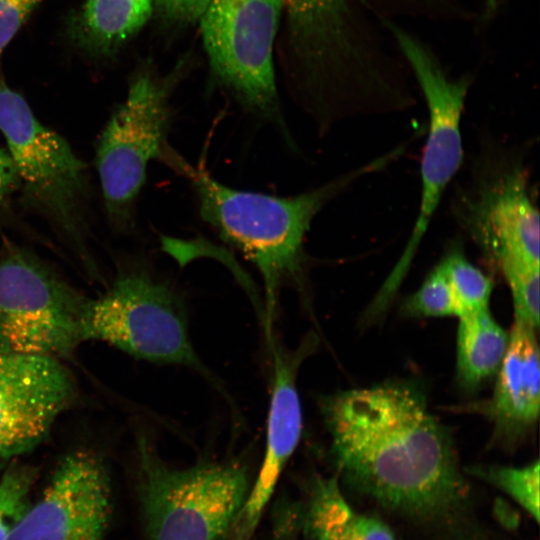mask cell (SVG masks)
I'll return each instance as SVG.
<instances>
[{
    "label": "cell",
    "instance_id": "cell-16",
    "mask_svg": "<svg viewBox=\"0 0 540 540\" xmlns=\"http://www.w3.org/2000/svg\"><path fill=\"white\" fill-rule=\"evenodd\" d=\"M154 0H85L67 22L70 42L98 58L116 54L147 23Z\"/></svg>",
    "mask_w": 540,
    "mask_h": 540
},
{
    "label": "cell",
    "instance_id": "cell-23",
    "mask_svg": "<svg viewBox=\"0 0 540 540\" xmlns=\"http://www.w3.org/2000/svg\"><path fill=\"white\" fill-rule=\"evenodd\" d=\"M539 269L526 270L507 275L516 319L539 327Z\"/></svg>",
    "mask_w": 540,
    "mask_h": 540
},
{
    "label": "cell",
    "instance_id": "cell-24",
    "mask_svg": "<svg viewBox=\"0 0 540 540\" xmlns=\"http://www.w3.org/2000/svg\"><path fill=\"white\" fill-rule=\"evenodd\" d=\"M307 523L315 540H344L319 486L313 480Z\"/></svg>",
    "mask_w": 540,
    "mask_h": 540
},
{
    "label": "cell",
    "instance_id": "cell-21",
    "mask_svg": "<svg viewBox=\"0 0 540 540\" xmlns=\"http://www.w3.org/2000/svg\"><path fill=\"white\" fill-rule=\"evenodd\" d=\"M36 469L18 460L0 476V540H8L12 530L31 504L30 492Z\"/></svg>",
    "mask_w": 540,
    "mask_h": 540
},
{
    "label": "cell",
    "instance_id": "cell-17",
    "mask_svg": "<svg viewBox=\"0 0 540 540\" xmlns=\"http://www.w3.org/2000/svg\"><path fill=\"white\" fill-rule=\"evenodd\" d=\"M457 331V376L466 389H475L497 374L509 334L494 320L489 308L462 314Z\"/></svg>",
    "mask_w": 540,
    "mask_h": 540
},
{
    "label": "cell",
    "instance_id": "cell-18",
    "mask_svg": "<svg viewBox=\"0 0 540 540\" xmlns=\"http://www.w3.org/2000/svg\"><path fill=\"white\" fill-rule=\"evenodd\" d=\"M437 265L451 287L459 316L488 308L493 281L466 258L460 244H453Z\"/></svg>",
    "mask_w": 540,
    "mask_h": 540
},
{
    "label": "cell",
    "instance_id": "cell-10",
    "mask_svg": "<svg viewBox=\"0 0 540 540\" xmlns=\"http://www.w3.org/2000/svg\"><path fill=\"white\" fill-rule=\"evenodd\" d=\"M172 88V80L161 79L148 67L136 72L99 138L96 169L107 214L118 229L133 225L148 164L161 159L167 146Z\"/></svg>",
    "mask_w": 540,
    "mask_h": 540
},
{
    "label": "cell",
    "instance_id": "cell-1",
    "mask_svg": "<svg viewBox=\"0 0 540 540\" xmlns=\"http://www.w3.org/2000/svg\"><path fill=\"white\" fill-rule=\"evenodd\" d=\"M320 410L343 481L412 517L458 508L468 496L450 433L420 389L393 381L325 396Z\"/></svg>",
    "mask_w": 540,
    "mask_h": 540
},
{
    "label": "cell",
    "instance_id": "cell-15",
    "mask_svg": "<svg viewBox=\"0 0 540 540\" xmlns=\"http://www.w3.org/2000/svg\"><path fill=\"white\" fill-rule=\"evenodd\" d=\"M537 328L515 319L491 399L463 407L493 423L491 443L515 448L533 432L540 407Z\"/></svg>",
    "mask_w": 540,
    "mask_h": 540
},
{
    "label": "cell",
    "instance_id": "cell-11",
    "mask_svg": "<svg viewBox=\"0 0 540 540\" xmlns=\"http://www.w3.org/2000/svg\"><path fill=\"white\" fill-rule=\"evenodd\" d=\"M281 0H208L199 22L213 75L248 110L283 127L273 61Z\"/></svg>",
    "mask_w": 540,
    "mask_h": 540
},
{
    "label": "cell",
    "instance_id": "cell-9",
    "mask_svg": "<svg viewBox=\"0 0 540 540\" xmlns=\"http://www.w3.org/2000/svg\"><path fill=\"white\" fill-rule=\"evenodd\" d=\"M81 334L83 342L101 341L140 360L206 372L180 298L142 269L120 272L103 294L89 299Z\"/></svg>",
    "mask_w": 540,
    "mask_h": 540
},
{
    "label": "cell",
    "instance_id": "cell-6",
    "mask_svg": "<svg viewBox=\"0 0 540 540\" xmlns=\"http://www.w3.org/2000/svg\"><path fill=\"white\" fill-rule=\"evenodd\" d=\"M453 213L485 262L503 277L539 269V212L528 169L516 154L483 151L455 195Z\"/></svg>",
    "mask_w": 540,
    "mask_h": 540
},
{
    "label": "cell",
    "instance_id": "cell-26",
    "mask_svg": "<svg viewBox=\"0 0 540 540\" xmlns=\"http://www.w3.org/2000/svg\"><path fill=\"white\" fill-rule=\"evenodd\" d=\"M208 0H154V11L167 24L186 25L198 21Z\"/></svg>",
    "mask_w": 540,
    "mask_h": 540
},
{
    "label": "cell",
    "instance_id": "cell-25",
    "mask_svg": "<svg viewBox=\"0 0 540 540\" xmlns=\"http://www.w3.org/2000/svg\"><path fill=\"white\" fill-rule=\"evenodd\" d=\"M43 0H0V54Z\"/></svg>",
    "mask_w": 540,
    "mask_h": 540
},
{
    "label": "cell",
    "instance_id": "cell-19",
    "mask_svg": "<svg viewBox=\"0 0 540 540\" xmlns=\"http://www.w3.org/2000/svg\"><path fill=\"white\" fill-rule=\"evenodd\" d=\"M539 460L524 467L476 465L466 473L508 494L534 519L539 521Z\"/></svg>",
    "mask_w": 540,
    "mask_h": 540
},
{
    "label": "cell",
    "instance_id": "cell-13",
    "mask_svg": "<svg viewBox=\"0 0 540 540\" xmlns=\"http://www.w3.org/2000/svg\"><path fill=\"white\" fill-rule=\"evenodd\" d=\"M76 396L74 378L59 359L0 354V476L45 440Z\"/></svg>",
    "mask_w": 540,
    "mask_h": 540
},
{
    "label": "cell",
    "instance_id": "cell-2",
    "mask_svg": "<svg viewBox=\"0 0 540 540\" xmlns=\"http://www.w3.org/2000/svg\"><path fill=\"white\" fill-rule=\"evenodd\" d=\"M405 150L406 144H401L328 183L291 197L228 187L203 167L186 162L169 146L161 159L190 181L203 221L258 269L265 291L264 326L271 340L281 286L294 284L301 290L304 284V239L315 216L352 183L388 166Z\"/></svg>",
    "mask_w": 540,
    "mask_h": 540
},
{
    "label": "cell",
    "instance_id": "cell-8",
    "mask_svg": "<svg viewBox=\"0 0 540 540\" xmlns=\"http://www.w3.org/2000/svg\"><path fill=\"white\" fill-rule=\"evenodd\" d=\"M90 298L27 249L0 256V354L67 358L83 343Z\"/></svg>",
    "mask_w": 540,
    "mask_h": 540
},
{
    "label": "cell",
    "instance_id": "cell-27",
    "mask_svg": "<svg viewBox=\"0 0 540 540\" xmlns=\"http://www.w3.org/2000/svg\"><path fill=\"white\" fill-rule=\"evenodd\" d=\"M18 187L19 178L13 161L9 153L0 148V214Z\"/></svg>",
    "mask_w": 540,
    "mask_h": 540
},
{
    "label": "cell",
    "instance_id": "cell-12",
    "mask_svg": "<svg viewBox=\"0 0 540 540\" xmlns=\"http://www.w3.org/2000/svg\"><path fill=\"white\" fill-rule=\"evenodd\" d=\"M111 496L103 459L90 449L73 450L61 458L8 540H103Z\"/></svg>",
    "mask_w": 540,
    "mask_h": 540
},
{
    "label": "cell",
    "instance_id": "cell-4",
    "mask_svg": "<svg viewBox=\"0 0 540 540\" xmlns=\"http://www.w3.org/2000/svg\"><path fill=\"white\" fill-rule=\"evenodd\" d=\"M137 454L145 540H227L250 490L243 466L173 468L145 437L137 440Z\"/></svg>",
    "mask_w": 540,
    "mask_h": 540
},
{
    "label": "cell",
    "instance_id": "cell-7",
    "mask_svg": "<svg viewBox=\"0 0 540 540\" xmlns=\"http://www.w3.org/2000/svg\"><path fill=\"white\" fill-rule=\"evenodd\" d=\"M399 48L410 65L428 108V132L421 158V198L411 234L389 275L371 301L385 312L390 307L429 228L442 196L464 159L461 116L468 81L451 80L418 40L392 27Z\"/></svg>",
    "mask_w": 540,
    "mask_h": 540
},
{
    "label": "cell",
    "instance_id": "cell-22",
    "mask_svg": "<svg viewBox=\"0 0 540 540\" xmlns=\"http://www.w3.org/2000/svg\"><path fill=\"white\" fill-rule=\"evenodd\" d=\"M410 317L459 316V308L451 287L438 265L427 275L421 286L402 305Z\"/></svg>",
    "mask_w": 540,
    "mask_h": 540
},
{
    "label": "cell",
    "instance_id": "cell-20",
    "mask_svg": "<svg viewBox=\"0 0 540 540\" xmlns=\"http://www.w3.org/2000/svg\"><path fill=\"white\" fill-rule=\"evenodd\" d=\"M344 540H395L381 520L358 514L343 497L336 478H315Z\"/></svg>",
    "mask_w": 540,
    "mask_h": 540
},
{
    "label": "cell",
    "instance_id": "cell-14",
    "mask_svg": "<svg viewBox=\"0 0 540 540\" xmlns=\"http://www.w3.org/2000/svg\"><path fill=\"white\" fill-rule=\"evenodd\" d=\"M313 338L307 337L293 352L270 343L274 377L265 453L234 527L232 535L236 540H249L255 532L280 476L298 446L302 413L296 380L302 361L313 350Z\"/></svg>",
    "mask_w": 540,
    "mask_h": 540
},
{
    "label": "cell",
    "instance_id": "cell-5",
    "mask_svg": "<svg viewBox=\"0 0 540 540\" xmlns=\"http://www.w3.org/2000/svg\"><path fill=\"white\" fill-rule=\"evenodd\" d=\"M0 131L25 199L68 240L93 272L86 248V165L62 136L35 117L22 95L12 90L2 75Z\"/></svg>",
    "mask_w": 540,
    "mask_h": 540
},
{
    "label": "cell",
    "instance_id": "cell-3",
    "mask_svg": "<svg viewBox=\"0 0 540 540\" xmlns=\"http://www.w3.org/2000/svg\"><path fill=\"white\" fill-rule=\"evenodd\" d=\"M354 0H281L306 106L323 133L346 118L405 110L411 95L373 63Z\"/></svg>",
    "mask_w": 540,
    "mask_h": 540
}]
</instances>
